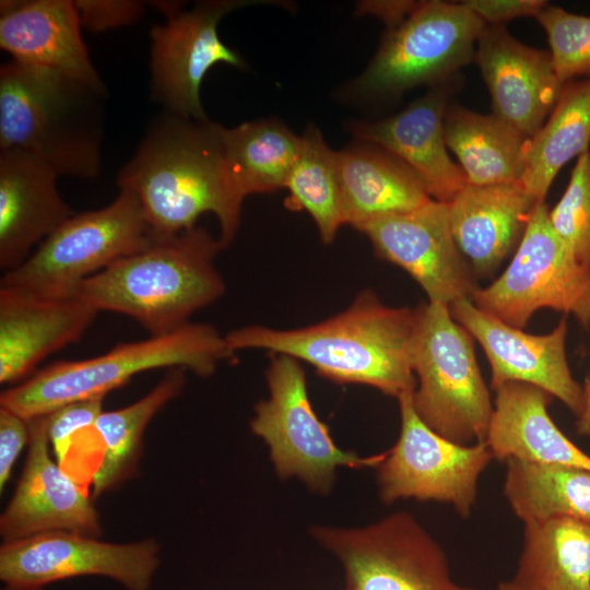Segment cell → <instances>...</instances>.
I'll list each match as a JSON object with an SVG mask.
<instances>
[{"label": "cell", "instance_id": "cell-1", "mask_svg": "<svg viewBox=\"0 0 590 590\" xmlns=\"http://www.w3.org/2000/svg\"><path fill=\"white\" fill-rule=\"evenodd\" d=\"M222 126L168 114L149 130L117 176L119 189L138 199L154 239L196 227L204 213L220 224V241L235 237L244 200L225 163Z\"/></svg>", "mask_w": 590, "mask_h": 590}, {"label": "cell", "instance_id": "cell-2", "mask_svg": "<svg viewBox=\"0 0 590 590\" xmlns=\"http://www.w3.org/2000/svg\"><path fill=\"white\" fill-rule=\"evenodd\" d=\"M417 308L390 307L371 290L343 311L295 329L247 326L225 334L229 347L266 350L311 365L338 384L374 387L397 399L415 390L412 367Z\"/></svg>", "mask_w": 590, "mask_h": 590}, {"label": "cell", "instance_id": "cell-3", "mask_svg": "<svg viewBox=\"0 0 590 590\" xmlns=\"http://www.w3.org/2000/svg\"><path fill=\"white\" fill-rule=\"evenodd\" d=\"M203 227L154 239L87 278L75 294L98 311L126 315L150 335H165L225 293L215 259L224 249Z\"/></svg>", "mask_w": 590, "mask_h": 590}, {"label": "cell", "instance_id": "cell-4", "mask_svg": "<svg viewBox=\"0 0 590 590\" xmlns=\"http://www.w3.org/2000/svg\"><path fill=\"white\" fill-rule=\"evenodd\" d=\"M104 96L52 70L2 64L0 151L24 154L58 176H97Z\"/></svg>", "mask_w": 590, "mask_h": 590}, {"label": "cell", "instance_id": "cell-5", "mask_svg": "<svg viewBox=\"0 0 590 590\" xmlns=\"http://www.w3.org/2000/svg\"><path fill=\"white\" fill-rule=\"evenodd\" d=\"M235 353L217 329L189 322L165 335L119 343L98 356L55 362L2 391L0 406L30 420L75 401L106 396L152 369L182 368L209 377Z\"/></svg>", "mask_w": 590, "mask_h": 590}, {"label": "cell", "instance_id": "cell-6", "mask_svg": "<svg viewBox=\"0 0 590 590\" xmlns=\"http://www.w3.org/2000/svg\"><path fill=\"white\" fill-rule=\"evenodd\" d=\"M417 315L412 353L415 412L453 442L485 441L494 402L476 361L474 339L453 319L449 306L428 302Z\"/></svg>", "mask_w": 590, "mask_h": 590}, {"label": "cell", "instance_id": "cell-7", "mask_svg": "<svg viewBox=\"0 0 590 590\" xmlns=\"http://www.w3.org/2000/svg\"><path fill=\"white\" fill-rule=\"evenodd\" d=\"M485 25L462 1H420L405 20L388 28L349 91L361 98H384L451 80L474 60Z\"/></svg>", "mask_w": 590, "mask_h": 590}, {"label": "cell", "instance_id": "cell-8", "mask_svg": "<svg viewBox=\"0 0 590 590\" xmlns=\"http://www.w3.org/2000/svg\"><path fill=\"white\" fill-rule=\"evenodd\" d=\"M154 241L135 196L120 189L106 206L72 214L0 285L69 296L81 282Z\"/></svg>", "mask_w": 590, "mask_h": 590}, {"label": "cell", "instance_id": "cell-9", "mask_svg": "<svg viewBox=\"0 0 590 590\" xmlns=\"http://www.w3.org/2000/svg\"><path fill=\"white\" fill-rule=\"evenodd\" d=\"M271 355L266 373L269 397L255 405L250 429L268 445L279 477H297L310 491L327 495L339 467L377 468L386 452L361 457L335 445L311 405L300 362Z\"/></svg>", "mask_w": 590, "mask_h": 590}, {"label": "cell", "instance_id": "cell-10", "mask_svg": "<svg viewBox=\"0 0 590 590\" xmlns=\"http://www.w3.org/2000/svg\"><path fill=\"white\" fill-rule=\"evenodd\" d=\"M545 202L538 203L506 270L479 287L471 300L503 322L522 329L535 311L550 308L590 327V271L554 232Z\"/></svg>", "mask_w": 590, "mask_h": 590}, {"label": "cell", "instance_id": "cell-11", "mask_svg": "<svg viewBox=\"0 0 590 590\" xmlns=\"http://www.w3.org/2000/svg\"><path fill=\"white\" fill-rule=\"evenodd\" d=\"M310 532L341 563L345 590H475L453 581L444 550L411 514Z\"/></svg>", "mask_w": 590, "mask_h": 590}, {"label": "cell", "instance_id": "cell-12", "mask_svg": "<svg viewBox=\"0 0 590 590\" xmlns=\"http://www.w3.org/2000/svg\"><path fill=\"white\" fill-rule=\"evenodd\" d=\"M412 394L398 398L400 435L377 467L379 497L386 504L405 498L447 503L469 517L480 475L494 456L485 441L461 445L437 434L415 412Z\"/></svg>", "mask_w": 590, "mask_h": 590}, {"label": "cell", "instance_id": "cell-13", "mask_svg": "<svg viewBox=\"0 0 590 590\" xmlns=\"http://www.w3.org/2000/svg\"><path fill=\"white\" fill-rule=\"evenodd\" d=\"M160 562L154 539L110 543L76 532L50 531L3 542L0 579L4 586L43 588L59 580L101 576L127 590H150Z\"/></svg>", "mask_w": 590, "mask_h": 590}, {"label": "cell", "instance_id": "cell-14", "mask_svg": "<svg viewBox=\"0 0 590 590\" xmlns=\"http://www.w3.org/2000/svg\"><path fill=\"white\" fill-rule=\"evenodd\" d=\"M261 1L220 0L198 2L191 10L161 2L166 21L151 30L152 94L169 114L206 120L200 86L219 62L244 68L243 57L226 46L217 26L228 12Z\"/></svg>", "mask_w": 590, "mask_h": 590}, {"label": "cell", "instance_id": "cell-15", "mask_svg": "<svg viewBox=\"0 0 590 590\" xmlns=\"http://www.w3.org/2000/svg\"><path fill=\"white\" fill-rule=\"evenodd\" d=\"M357 231L381 259L409 273L429 303L450 306L471 299L479 288L475 273L453 239L447 203L432 199L415 210L371 220Z\"/></svg>", "mask_w": 590, "mask_h": 590}, {"label": "cell", "instance_id": "cell-16", "mask_svg": "<svg viewBox=\"0 0 590 590\" xmlns=\"http://www.w3.org/2000/svg\"><path fill=\"white\" fill-rule=\"evenodd\" d=\"M449 309L481 344L491 365L493 389L510 381L533 385L562 401L576 418L580 415L582 386L567 361L566 317L550 333L535 335L483 311L469 298L452 303Z\"/></svg>", "mask_w": 590, "mask_h": 590}, {"label": "cell", "instance_id": "cell-17", "mask_svg": "<svg viewBox=\"0 0 590 590\" xmlns=\"http://www.w3.org/2000/svg\"><path fill=\"white\" fill-rule=\"evenodd\" d=\"M27 421L30 440L24 468L0 517L3 542L50 531L101 536V517L93 500L49 453L48 414Z\"/></svg>", "mask_w": 590, "mask_h": 590}, {"label": "cell", "instance_id": "cell-18", "mask_svg": "<svg viewBox=\"0 0 590 590\" xmlns=\"http://www.w3.org/2000/svg\"><path fill=\"white\" fill-rule=\"evenodd\" d=\"M459 84L455 76L430 86L426 94L394 115L350 125L358 141L382 148L398 157L416 175L428 196L444 203L450 202L467 185L444 135L445 113Z\"/></svg>", "mask_w": 590, "mask_h": 590}, {"label": "cell", "instance_id": "cell-19", "mask_svg": "<svg viewBox=\"0 0 590 590\" xmlns=\"http://www.w3.org/2000/svg\"><path fill=\"white\" fill-rule=\"evenodd\" d=\"M474 61L488 88L493 115L526 138L533 137L563 85L550 51L519 42L506 25H485L476 42Z\"/></svg>", "mask_w": 590, "mask_h": 590}, {"label": "cell", "instance_id": "cell-20", "mask_svg": "<svg viewBox=\"0 0 590 590\" xmlns=\"http://www.w3.org/2000/svg\"><path fill=\"white\" fill-rule=\"evenodd\" d=\"M99 311L78 294L0 285V384H20L47 356L78 342Z\"/></svg>", "mask_w": 590, "mask_h": 590}, {"label": "cell", "instance_id": "cell-21", "mask_svg": "<svg viewBox=\"0 0 590 590\" xmlns=\"http://www.w3.org/2000/svg\"><path fill=\"white\" fill-rule=\"evenodd\" d=\"M81 30L74 1H1L0 47L12 60L56 71L105 94Z\"/></svg>", "mask_w": 590, "mask_h": 590}, {"label": "cell", "instance_id": "cell-22", "mask_svg": "<svg viewBox=\"0 0 590 590\" xmlns=\"http://www.w3.org/2000/svg\"><path fill=\"white\" fill-rule=\"evenodd\" d=\"M59 176L35 160L0 151V269L22 264L73 211L57 188Z\"/></svg>", "mask_w": 590, "mask_h": 590}, {"label": "cell", "instance_id": "cell-23", "mask_svg": "<svg viewBox=\"0 0 590 590\" xmlns=\"http://www.w3.org/2000/svg\"><path fill=\"white\" fill-rule=\"evenodd\" d=\"M538 203L520 181L467 184L447 203L453 239L476 276L493 274L517 248Z\"/></svg>", "mask_w": 590, "mask_h": 590}, {"label": "cell", "instance_id": "cell-24", "mask_svg": "<svg viewBox=\"0 0 590 590\" xmlns=\"http://www.w3.org/2000/svg\"><path fill=\"white\" fill-rule=\"evenodd\" d=\"M494 411L486 435L494 458L559 464L590 471V456L554 423L547 408L553 397L524 382L494 389Z\"/></svg>", "mask_w": 590, "mask_h": 590}, {"label": "cell", "instance_id": "cell-25", "mask_svg": "<svg viewBox=\"0 0 590 590\" xmlns=\"http://www.w3.org/2000/svg\"><path fill=\"white\" fill-rule=\"evenodd\" d=\"M344 225L415 210L432 198L416 175L398 157L359 141L338 152Z\"/></svg>", "mask_w": 590, "mask_h": 590}, {"label": "cell", "instance_id": "cell-26", "mask_svg": "<svg viewBox=\"0 0 590 590\" xmlns=\"http://www.w3.org/2000/svg\"><path fill=\"white\" fill-rule=\"evenodd\" d=\"M444 135L467 184L488 186L520 181L529 138L495 115H484L449 104Z\"/></svg>", "mask_w": 590, "mask_h": 590}, {"label": "cell", "instance_id": "cell-27", "mask_svg": "<svg viewBox=\"0 0 590 590\" xmlns=\"http://www.w3.org/2000/svg\"><path fill=\"white\" fill-rule=\"evenodd\" d=\"M512 581L530 590H590V524L570 518L526 523Z\"/></svg>", "mask_w": 590, "mask_h": 590}, {"label": "cell", "instance_id": "cell-28", "mask_svg": "<svg viewBox=\"0 0 590 590\" xmlns=\"http://www.w3.org/2000/svg\"><path fill=\"white\" fill-rule=\"evenodd\" d=\"M590 78L563 83L548 117L529 138L520 184L544 199L560 169L590 151Z\"/></svg>", "mask_w": 590, "mask_h": 590}, {"label": "cell", "instance_id": "cell-29", "mask_svg": "<svg viewBox=\"0 0 590 590\" xmlns=\"http://www.w3.org/2000/svg\"><path fill=\"white\" fill-rule=\"evenodd\" d=\"M227 174L244 200L251 193L285 188L302 149V135L274 118L221 130Z\"/></svg>", "mask_w": 590, "mask_h": 590}, {"label": "cell", "instance_id": "cell-30", "mask_svg": "<svg viewBox=\"0 0 590 590\" xmlns=\"http://www.w3.org/2000/svg\"><path fill=\"white\" fill-rule=\"evenodd\" d=\"M185 371L172 368L138 401L99 414L94 428L103 451L92 477L93 498L115 489L135 473L144 430L150 421L182 391Z\"/></svg>", "mask_w": 590, "mask_h": 590}, {"label": "cell", "instance_id": "cell-31", "mask_svg": "<svg viewBox=\"0 0 590 590\" xmlns=\"http://www.w3.org/2000/svg\"><path fill=\"white\" fill-rule=\"evenodd\" d=\"M506 463L504 494L524 524L554 518L590 524V471L517 459Z\"/></svg>", "mask_w": 590, "mask_h": 590}, {"label": "cell", "instance_id": "cell-32", "mask_svg": "<svg viewBox=\"0 0 590 590\" xmlns=\"http://www.w3.org/2000/svg\"><path fill=\"white\" fill-rule=\"evenodd\" d=\"M285 188V205L304 210L314 220L324 244H331L344 225L338 152L324 141L320 130L308 126L302 149Z\"/></svg>", "mask_w": 590, "mask_h": 590}, {"label": "cell", "instance_id": "cell-33", "mask_svg": "<svg viewBox=\"0 0 590 590\" xmlns=\"http://www.w3.org/2000/svg\"><path fill=\"white\" fill-rule=\"evenodd\" d=\"M535 19L547 36L560 82L590 78V16L547 3Z\"/></svg>", "mask_w": 590, "mask_h": 590}, {"label": "cell", "instance_id": "cell-34", "mask_svg": "<svg viewBox=\"0 0 590 590\" xmlns=\"http://www.w3.org/2000/svg\"><path fill=\"white\" fill-rule=\"evenodd\" d=\"M550 223L575 259L590 271V151L580 155Z\"/></svg>", "mask_w": 590, "mask_h": 590}, {"label": "cell", "instance_id": "cell-35", "mask_svg": "<svg viewBox=\"0 0 590 590\" xmlns=\"http://www.w3.org/2000/svg\"><path fill=\"white\" fill-rule=\"evenodd\" d=\"M104 398L105 396H97L75 401L48 413L49 442L61 468L74 442L80 441L94 428L103 412Z\"/></svg>", "mask_w": 590, "mask_h": 590}, {"label": "cell", "instance_id": "cell-36", "mask_svg": "<svg viewBox=\"0 0 590 590\" xmlns=\"http://www.w3.org/2000/svg\"><path fill=\"white\" fill-rule=\"evenodd\" d=\"M74 5L82 28L90 32L129 25L144 12L142 2L131 0H78Z\"/></svg>", "mask_w": 590, "mask_h": 590}, {"label": "cell", "instance_id": "cell-37", "mask_svg": "<svg viewBox=\"0 0 590 590\" xmlns=\"http://www.w3.org/2000/svg\"><path fill=\"white\" fill-rule=\"evenodd\" d=\"M28 440V421L0 406V492L9 482L16 459Z\"/></svg>", "mask_w": 590, "mask_h": 590}, {"label": "cell", "instance_id": "cell-38", "mask_svg": "<svg viewBox=\"0 0 590 590\" xmlns=\"http://www.w3.org/2000/svg\"><path fill=\"white\" fill-rule=\"evenodd\" d=\"M486 25H506L526 16L535 17L548 3L543 0H464L462 1Z\"/></svg>", "mask_w": 590, "mask_h": 590}, {"label": "cell", "instance_id": "cell-39", "mask_svg": "<svg viewBox=\"0 0 590 590\" xmlns=\"http://www.w3.org/2000/svg\"><path fill=\"white\" fill-rule=\"evenodd\" d=\"M420 1H367L358 4L359 12L381 19L388 28L405 20L418 5Z\"/></svg>", "mask_w": 590, "mask_h": 590}, {"label": "cell", "instance_id": "cell-40", "mask_svg": "<svg viewBox=\"0 0 590 590\" xmlns=\"http://www.w3.org/2000/svg\"><path fill=\"white\" fill-rule=\"evenodd\" d=\"M575 427L579 436H590V374L582 387V410Z\"/></svg>", "mask_w": 590, "mask_h": 590}, {"label": "cell", "instance_id": "cell-41", "mask_svg": "<svg viewBox=\"0 0 590 590\" xmlns=\"http://www.w3.org/2000/svg\"><path fill=\"white\" fill-rule=\"evenodd\" d=\"M497 590H530V589L518 586L512 580H510V581L500 582L497 586Z\"/></svg>", "mask_w": 590, "mask_h": 590}, {"label": "cell", "instance_id": "cell-42", "mask_svg": "<svg viewBox=\"0 0 590 590\" xmlns=\"http://www.w3.org/2000/svg\"><path fill=\"white\" fill-rule=\"evenodd\" d=\"M43 588H23V587H11L4 586L1 590H42Z\"/></svg>", "mask_w": 590, "mask_h": 590}, {"label": "cell", "instance_id": "cell-43", "mask_svg": "<svg viewBox=\"0 0 590 590\" xmlns=\"http://www.w3.org/2000/svg\"><path fill=\"white\" fill-rule=\"evenodd\" d=\"M343 590H345V589H343Z\"/></svg>", "mask_w": 590, "mask_h": 590}]
</instances>
